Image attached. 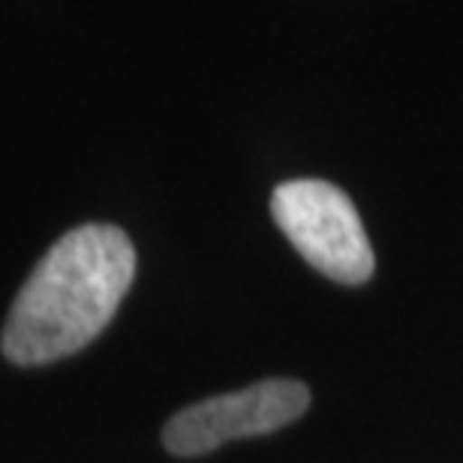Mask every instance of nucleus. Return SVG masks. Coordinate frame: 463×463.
<instances>
[{
    "mask_svg": "<svg viewBox=\"0 0 463 463\" xmlns=\"http://www.w3.org/2000/svg\"><path fill=\"white\" fill-rule=\"evenodd\" d=\"M136 277L124 229L88 223L49 247L6 317L0 349L18 367L76 355L106 331Z\"/></svg>",
    "mask_w": 463,
    "mask_h": 463,
    "instance_id": "f257e3e1",
    "label": "nucleus"
},
{
    "mask_svg": "<svg viewBox=\"0 0 463 463\" xmlns=\"http://www.w3.org/2000/svg\"><path fill=\"white\" fill-rule=\"evenodd\" d=\"M271 214L319 274L346 286L373 277V247L358 208L335 184L319 178L283 181L271 196Z\"/></svg>",
    "mask_w": 463,
    "mask_h": 463,
    "instance_id": "f03ea898",
    "label": "nucleus"
},
{
    "mask_svg": "<svg viewBox=\"0 0 463 463\" xmlns=\"http://www.w3.org/2000/svg\"><path fill=\"white\" fill-rule=\"evenodd\" d=\"M310 406V388L298 379H265L241 392L208 397L172 415L163 442L178 458L208 455L229 439L262 437L298 421Z\"/></svg>",
    "mask_w": 463,
    "mask_h": 463,
    "instance_id": "7ed1b4c3",
    "label": "nucleus"
}]
</instances>
